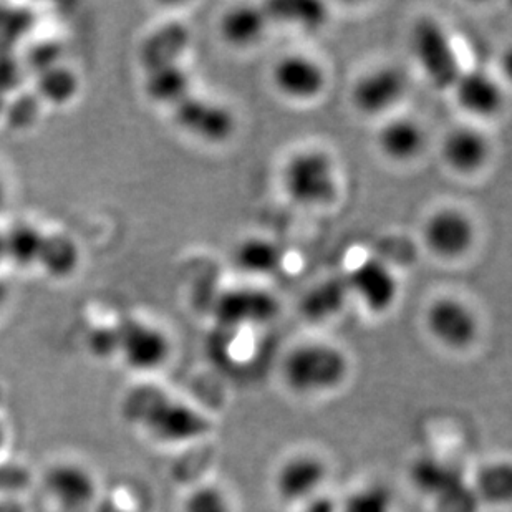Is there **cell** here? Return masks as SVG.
I'll list each match as a JSON object with an SVG mask.
<instances>
[{"mask_svg":"<svg viewBox=\"0 0 512 512\" xmlns=\"http://www.w3.org/2000/svg\"><path fill=\"white\" fill-rule=\"evenodd\" d=\"M50 496L63 508L80 511L92 503L97 486L92 474L78 464L65 463L50 469L47 474Z\"/></svg>","mask_w":512,"mask_h":512,"instance_id":"obj_14","label":"cell"},{"mask_svg":"<svg viewBox=\"0 0 512 512\" xmlns=\"http://www.w3.org/2000/svg\"><path fill=\"white\" fill-rule=\"evenodd\" d=\"M191 34L188 27L179 22L163 25L151 34L143 45V63L148 68L166 63H179L188 50Z\"/></svg>","mask_w":512,"mask_h":512,"instance_id":"obj_20","label":"cell"},{"mask_svg":"<svg viewBox=\"0 0 512 512\" xmlns=\"http://www.w3.org/2000/svg\"><path fill=\"white\" fill-rule=\"evenodd\" d=\"M116 350L131 370L150 373L170 360L171 342L160 327L141 320H128L116 332Z\"/></svg>","mask_w":512,"mask_h":512,"instance_id":"obj_5","label":"cell"},{"mask_svg":"<svg viewBox=\"0 0 512 512\" xmlns=\"http://www.w3.org/2000/svg\"><path fill=\"white\" fill-rule=\"evenodd\" d=\"M276 310V299L266 290L234 289L219 297L214 315L226 327H244L264 324Z\"/></svg>","mask_w":512,"mask_h":512,"instance_id":"obj_12","label":"cell"},{"mask_svg":"<svg viewBox=\"0 0 512 512\" xmlns=\"http://www.w3.org/2000/svg\"><path fill=\"white\" fill-rule=\"evenodd\" d=\"M339 512H395V496L385 484L368 483L352 489Z\"/></svg>","mask_w":512,"mask_h":512,"instance_id":"obj_26","label":"cell"},{"mask_svg":"<svg viewBox=\"0 0 512 512\" xmlns=\"http://www.w3.org/2000/svg\"><path fill=\"white\" fill-rule=\"evenodd\" d=\"M145 90L153 102L173 108L193 93V83L183 63H166L146 70Z\"/></svg>","mask_w":512,"mask_h":512,"instance_id":"obj_18","label":"cell"},{"mask_svg":"<svg viewBox=\"0 0 512 512\" xmlns=\"http://www.w3.org/2000/svg\"><path fill=\"white\" fill-rule=\"evenodd\" d=\"M408 77L398 67L373 68L358 78L352 90V102L363 115L377 116L392 110L405 97Z\"/></svg>","mask_w":512,"mask_h":512,"instance_id":"obj_9","label":"cell"},{"mask_svg":"<svg viewBox=\"0 0 512 512\" xmlns=\"http://www.w3.org/2000/svg\"><path fill=\"white\" fill-rule=\"evenodd\" d=\"M173 115L186 133L208 143L228 141L236 131V116L226 105L194 93L173 107Z\"/></svg>","mask_w":512,"mask_h":512,"instance_id":"obj_7","label":"cell"},{"mask_svg":"<svg viewBox=\"0 0 512 512\" xmlns=\"http://www.w3.org/2000/svg\"><path fill=\"white\" fill-rule=\"evenodd\" d=\"M426 327L436 342L455 352L471 347L479 334L473 309L455 297H441L428 307Z\"/></svg>","mask_w":512,"mask_h":512,"instance_id":"obj_6","label":"cell"},{"mask_svg":"<svg viewBox=\"0 0 512 512\" xmlns=\"http://www.w3.org/2000/svg\"><path fill=\"white\" fill-rule=\"evenodd\" d=\"M271 20L262 7L239 5L221 20V34L234 47H251L266 35Z\"/></svg>","mask_w":512,"mask_h":512,"instance_id":"obj_19","label":"cell"},{"mask_svg":"<svg viewBox=\"0 0 512 512\" xmlns=\"http://www.w3.org/2000/svg\"><path fill=\"white\" fill-rule=\"evenodd\" d=\"M348 290L373 314H383L397 302L398 281L392 269L375 257H367L345 277Z\"/></svg>","mask_w":512,"mask_h":512,"instance_id":"obj_10","label":"cell"},{"mask_svg":"<svg viewBox=\"0 0 512 512\" xmlns=\"http://www.w3.org/2000/svg\"><path fill=\"white\" fill-rule=\"evenodd\" d=\"M77 77L65 67L45 68L39 80V95L50 103H65L77 92Z\"/></svg>","mask_w":512,"mask_h":512,"instance_id":"obj_27","label":"cell"},{"mask_svg":"<svg viewBox=\"0 0 512 512\" xmlns=\"http://www.w3.org/2000/svg\"><path fill=\"white\" fill-rule=\"evenodd\" d=\"M5 300V289L0 285V305H4Z\"/></svg>","mask_w":512,"mask_h":512,"instance_id":"obj_33","label":"cell"},{"mask_svg":"<svg viewBox=\"0 0 512 512\" xmlns=\"http://www.w3.org/2000/svg\"><path fill=\"white\" fill-rule=\"evenodd\" d=\"M271 22L297 24L300 27H317L324 24L325 7L309 0H276L262 7Z\"/></svg>","mask_w":512,"mask_h":512,"instance_id":"obj_25","label":"cell"},{"mask_svg":"<svg viewBox=\"0 0 512 512\" xmlns=\"http://www.w3.org/2000/svg\"><path fill=\"white\" fill-rule=\"evenodd\" d=\"M378 146L390 160L410 161L425 148V131L413 118H395L378 133Z\"/></svg>","mask_w":512,"mask_h":512,"instance_id":"obj_17","label":"cell"},{"mask_svg":"<svg viewBox=\"0 0 512 512\" xmlns=\"http://www.w3.org/2000/svg\"><path fill=\"white\" fill-rule=\"evenodd\" d=\"M7 203H9V183H7L4 171L0 170V213L4 211Z\"/></svg>","mask_w":512,"mask_h":512,"instance_id":"obj_30","label":"cell"},{"mask_svg":"<svg viewBox=\"0 0 512 512\" xmlns=\"http://www.w3.org/2000/svg\"><path fill=\"white\" fill-rule=\"evenodd\" d=\"M329 481V466L320 456L300 451L282 461L274 476V491L282 503L300 508L320 498Z\"/></svg>","mask_w":512,"mask_h":512,"instance_id":"obj_4","label":"cell"},{"mask_svg":"<svg viewBox=\"0 0 512 512\" xmlns=\"http://www.w3.org/2000/svg\"><path fill=\"white\" fill-rule=\"evenodd\" d=\"M183 512H234V508L223 489L204 484L193 489L184 499Z\"/></svg>","mask_w":512,"mask_h":512,"instance_id":"obj_28","label":"cell"},{"mask_svg":"<svg viewBox=\"0 0 512 512\" xmlns=\"http://www.w3.org/2000/svg\"><path fill=\"white\" fill-rule=\"evenodd\" d=\"M441 151L450 168L458 173H474L488 161L489 141L476 128L461 126L446 135Z\"/></svg>","mask_w":512,"mask_h":512,"instance_id":"obj_16","label":"cell"},{"mask_svg":"<svg viewBox=\"0 0 512 512\" xmlns=\"http://www.w3.org/2000/svg\"><path fill=\"white\" fill-rule=\"evenodd\" d=\"M425 242L436 256L458 259L473 247L476 228L464 211L446 208L431 214L425 224Z\"/></svg>","mask_w":512,"mask_h":512,"instance_id":"obj_11","label":"cell"},{"mask_svg":"<svg viewBox=\"0 0 512 512\" xmlns=\"http://www.w3.org/2000/svg\"><path fill=\"white\" fill-rule=\"evenodd\" d=\"M277 90L292 100H312L319 97L327 83L324 68L314 58L302 54L282 57L274 67Z\"/></svg>","mask_w":512,"mask_h":512,"instance_id":"obj_13","label":"cell"},{"mask_svg":"<svg viewBox=\"0 0 512 512\" xmlns=\"http://www.w3.org/2000/svg\"><path fill=\"white\" fill-rule=\"evenodd\" d=\"M411 47L431 85L436 90H453L463 67L446 30L436 20H418L411 32Z\"/></svg>","mask_w":512,"mask_h":512,"instance_id":"obj_3","label":"cell"},{"mask_svg":"<svg viewBox=\"0 0 512 512\" xmlns=\"http://www.w3.org/2000/svg\"><path fill=\"white\" fill-rule=\"evenodd\" d=\"M234 259L241 271L252 276H269L284 266L285 252L267 237H247L237 246Z\"/></svg>","mask_w":512,"mask_h":512,"instance_id":"obj_21","label":"cell"},{"mask_svg":"<svg viewBox=\"0 0 512 512\" xmlns=\"http://www.w3.org/2000/svg\"><path fill=\"white\" fill-rule=\"evenodd\" d=\"M5 445H7V430H5L4 425L0 423V451L4 450Z\"/></svg>","mask_w":512,"mask_h":512,"instance_id":"obj_32","label":"cell"},{"mask_svg":"<svg viewBox=\"0 0 512 512\" xmlns=\"http://www.w3.org/2000/svg\"><path fill=\"white\" fill-rule=\"evenodd\" d=\"M339 506H334V504H324V499L322 496L320 498L314 499L312 503L305 504V506H300L297 508L299 512H335L337 511Z\"/></svg>","mask_w":512,"mask_h":512,"instance_id":"obj_29","label":"cell"},{"mask_svg":"<svg viewBox=\"0 0 512 512\" xmlns=\"http://www.w3.org/2000/svg\"><path fill=\"white\" fill-rule=\"evenodd\" d=\"M282 188L300 206H324L339 193L334 161L320 150L295 153L282 170Z\"/></svg>","mask_w":512,"mask_h":512,"instance_id":"obj_2","label":"cell"},{"mask_svg":"<svg viewBox=\"0 0 512 512\" xmlns=\"http://www.w3.org/2000/svg\"><path fill=\"white\" fill-rule=\"evenodd\" d=\"M348 290L345 279H327L315 285L300 302V312L310 322H325L334 319L347 302Z\"/></svg>","mask_w":512,"mask_h":512,"instance_id":"obj_22","label":"cell"},{"mask_svg":"<svg viewBox=\"0 0 512 512\" xmlns=\"http://www.w3.org/2000/svg\"><path fill=\"white\" fill-rule=\"evenodd\" d=\"M141 405L148 406V413L143 415L145 425L165 440H191L208 430V423L198 411L174 403L158 392L141 393Z\"/></svg>","mask_w":512,"mask_h":512,"instance_id":"obj_8","label":"cell"},{"mask_svg":"<svg viewBox=\"0 0 512 512\" xmlns=\"http://www.w3.org/2000/svg\"><path fill=\"white\" fill-rule=\"evenodd\" d=\"M451 92L464 112L474 116H491L503 105V92L489 73L469 70L459 75Z\"/></svg>","mask_w":512,"mask_h":512,"instance_id":"obj_15","label":"cell"},{"mask_svg":"<svg viewBox=\"0 0 512 512\" xmlns=\"http://www.w3.org/2000/svg\"><path fill=\"white\" fill-rule=\"evenodd\" d=\"M5 264L29 269L39 264L40 252L44 246L45 234L34 224L19 223L4 229Z\"/></svg>","mask_w":512,"mask_h":512,"instance_id":"obj_23","label":"cell"},{"mask_svg":"<svg viewBox=\"0 0 512 512\" xmlns=\"http://www.w3.org/2000/svg\"><path fill=\"white\" fill-rule=\"evenodd\" d=\"M5 264V234L4 229H0V266Z\"/></svg>","mask_w":512,"mask_h":512,"instance_id":"obj_31","label":"cell"},{"mask_svg":"<svg viewBox=\"0 0 512 512\" xmlns=\"http://www.w3.org/2000/svg\"><path fill=\"white\" fill-rule=\"evenodd\" d=\"M80 262V249L77 242L67 234H45L44 246L40 252L39 264L45 274L63 279L72 276Z\"/></svg>","mask_w":512,"mask_h":512,"instance_id":"obj_24","label":"cell"},{"mask_svg":"<svg viewBox=\"0 0 512 512\" xmlns=\"http://www.w3.org/2000/svg\"><path fill=\"white\" fill-rule=\"evenodd\" d=\"M350 372L345 353L332 343L309 342L292 348L281 375L290 392L304 398L324 397L342 387Z\"/></svg>","mask_w":512,"mask_h":512,"instance_id":"obj_1","label":"cell"}]
</instances>
